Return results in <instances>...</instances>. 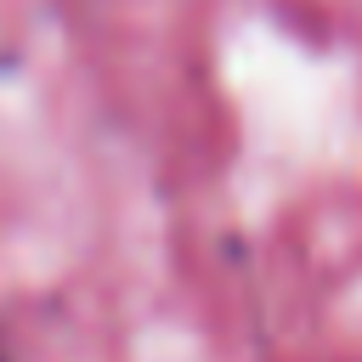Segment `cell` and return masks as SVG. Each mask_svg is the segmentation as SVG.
<instances>
[{
  "mask_svg": "<svg viewBox=\"0 0 362 362\" xmlns=\"http://www.w3.org/2000/svg\"><path fill=\"white\" fill-rule=\"evenodd\" d=\"M0 362H6V351H0Z\"/></svg>",
  "mask_w": 362,
  "mask_h": 362,
  "instance_id": "cell-1",
  "label": "cell"
}]
</instances>
